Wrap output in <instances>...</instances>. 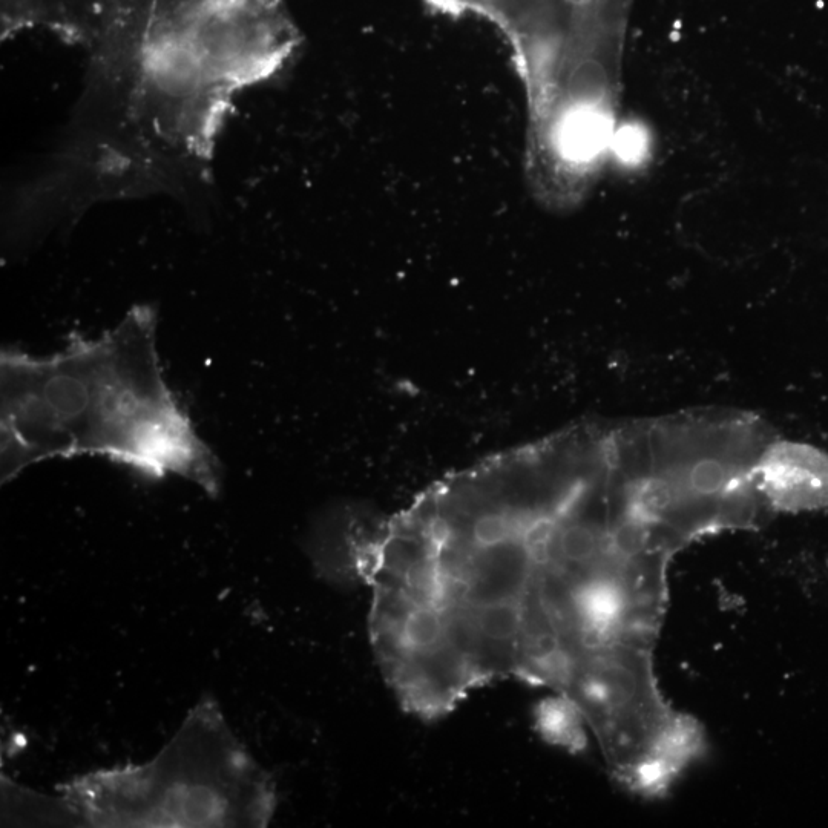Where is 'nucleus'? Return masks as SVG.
I'll use <instances>...</instances> for the list:
<instances>
[{"label":"nucleus","mask_w":828,"mask_h":828,"mask_svg":"<svg viewBox=\"0 0 828 828\" xmlns=\"http://www.w3.org/2000/svg\"><path fill=\"white\" fill-rule=\"evenodd\" d=\"M63 790L73 812L102 827H263L275 809L269 779L207 704L152 763L91 773Z\"/></svg>","instance_id":"f03ea898"},{"label":"nucleus","mask_w":828,"mask_h":828,"mask_svg":"<svg viewBox=\"0 0 828 828\" xmlns=\"http://www.w3.org/2000/svg\"><path fill=\"white\" fill-rule=\"evenodd\" d=\"M755 485L773 513L827 510L828 453L812 444L775 437L756 464Z\"/></svg>","instance_id":"7ed1b4c3"},{"label":"nucleus","mask_w":828,"mask_h":828,"mask_svg":"<svg viewBox=\"0 0 828 828\" xmlns=\"http://www.w3.org/2000/svg\"><path fill=\"white\" fill-rule=\"evenodd\" d=\"M540 733L551 743L566 747L571 752L582 750L586 744L582 715L563 697L552 698L540 706L537 713Z\"/></svg>","instance_id":"20e7f679"},{"label":"nucleus","mask_w":828,"mask_h":828,"mask_svg":"<svg viewBox=\"0 0 828 828\" xmlns=\"http://www.w3.org/2000/svg\"><path fill=\"white\" fill-rule=\"evenodd\" d=\"M0 390L4 483L43 460L97 456L220 493V460L163 375L151 307H134L99 338L71 333L56 355L4 350Z\"/></svg>","instance_id":"f257e3e1"}]
</instances>
